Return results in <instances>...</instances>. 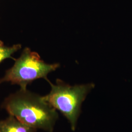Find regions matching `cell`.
<instances>
[{
    "instance_id": "cell-2",
    "label": "cell",
    "mask_w": 132,
    "mask_h": 132,
    "mask_svg": "<svg viewBox=\"0 0 132 132\" xmlns=\"http://www.w3.org/2000/svg\"><path fill=\"white\" fill-rule=\"evenodd\" d=\"M47 81L51 86V90L48 94L44 96V99L66 117L71 124L72 130L75 131L82 103L94 88V84L71 86L60 79L56 80L55 84L48 80Z\"/></svg>"
},
{
    "instance_id": "cell-4",
    "label": "cell",
    "mask_w": 132,
    "mask_h": 132,
    "mask_svg": "<svg viewBox=\"0 0 132 132\" xmlns=\"http://www.w3.org/2000/svg\"><path fill=\"white\" fill-rule=\"evenodd\" d=\"M36 130L24 124L11 115L0 121V132H35Z\"/></svg>"
},
{
    "instance_id": "cell-1",
    "label": "cell",
    "mask_w": 132,
    "mask_h": 132,
    "mask_svg": "<svg viewBox=\"0 0 132 132\" xmlns=\"http://www.w3.org/2000/svg\"><path fill=\"white\" fill-rule=\"evenodd\" d=\"M3 108L10 115L35 129L52 132L58 118L56 110L44 96L20 89L5 99Z\"/></svg>"
},
{
    "instance_id": "cell-5",
    "label": "cell",
    "mask_w": 132,
    "mask_h": 132,
    "mask_svg": "<svg viewBox=\"0 0 132 132\" xmlns=\"http://www.w3.org/2000/svg\"><path fill=\"white\" fill-rule=\"evenodd\" d=\"M22 47L21 44H15L12 46H6L4 42L0 40V63L6 59H15L12 55Z\"/></svg>"
},
{
    "instance_id": "cell-3",
    "label": "cell",
    "mask_w": 132,
    "mask_h": 132,
    "mask_svg": "<svg viewBox=\"0 0 132 132\" xmlns=\"http://www.w3.org/2000/svg\"><path fill=\"white\" fill-rule=\"evenodd\" d=\"M59 66L58 63H45L37 52L26 47L20 56L15 60L13 66L0 79V85L10 82L12 84L19 85L20 89H27V86L34 80L44 78L47 81V75Z\"/></svg>"
}]
</instances>
